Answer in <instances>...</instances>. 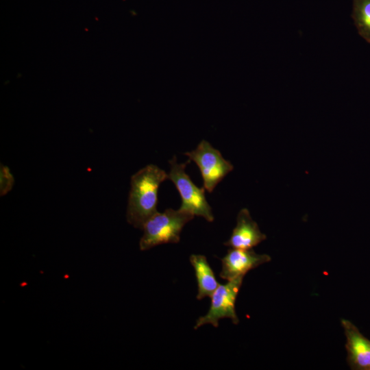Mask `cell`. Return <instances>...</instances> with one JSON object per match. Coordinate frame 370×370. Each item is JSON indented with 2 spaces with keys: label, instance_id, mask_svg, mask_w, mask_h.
Here are the masks:
<instances>
[{
  "label": "cell",
  "instance_id": "7",
  "mask_svg": "<svg viewBox=\"0 0 370 370\" xmlns=\"http://www.w3.org/2000/svg\"><path fill=\"white\" fill-rule=\"evenodd\" d=\"M346 337L347 361L352 369L370 370V340L351 321L342 319Z\"/></svg>",
  "mask_w": 370,
  "mask_h": 370
},
{
  "label": "cell",
  "instance_id": "11",
  "mask_svg": "<svg viewBox=\"0 0 370 370\" xmlns=\"http://www.w3.org/2000/svg\"><path fill=\"white\" fill-rule=\"evenodd\" d=\"M14 182L13 175L8 166L1 164L0 169V195L8 193L12 188Z\"/></svg>",
  "mask_w": 370,
  "mask_h": 370
},
{
  "label": "cell",
  "instance_id": "9",
  "mask_svg": "<svg viewBox=\"0 0 370 370\" xmlns=\"http://www.w3.org/2000/svg\"><path fill=\"white\" fill-rule=\"evenodd\" d=\"M189 260L194 268L197 282V299L201 300L206 297H210L220 284L206 257L204 255L192 254Z\"/></svg>",
  "mask_w": 370,
  "mask_h": 370
},
{
  "label": "cell",
  "instance_id": "8",
  "mask_svg": "<svg viewBox=\"0 0 370 370\" xmlns=\"http://www.w3.org/2000/svg\"><path fill=\"white\" fill-rule=\"evenodd\" d=\"M267 238L262 233L247 208L241 209L236 219V225L224 245L236 249H252Z\"/></svg>",
  "mask_w": 370,
  "mask_h": 370
},
{
  "label": "cell",
  "instance_id": "3",
  "mask_svg": "<svg viewBox=\"0 0 370 370\" xmlns=\"http://www.w3.org/2000/svg\"><path fill=\"white\" fill-rule=\"evenodd\" d=\"M190 162L188 160L183 163H177L176 157L173 156L169 160L171 169L167 173V178L173 182L181 196L182 204L179 209L212 222L214 217L206 199L204 187H197L185 172L186 166Z\"/></svg>",
  "mask_w": 370,
  "mask_h": 370
},
{
  "label": "cell",
  "instance_id": "6",
  "mask_svg": "<svg viewBox=\"0 0 370 370\" xmlns=\"http://www.w3.org/2000/svg\"><path fill=\"white\" fill-rule=\"evenodd\" d=\"M271 260L270 256L256 254L252 249L231 248L221 258L222 267L219 276L227 281L244 277L250 270Z\"/></svg>",
  "mask_w": 370,
  "mask_h": 370
},
{
  "label": "cell",
  "instance_id": "1",
  "mask_svg": "<svg viewBox=\"0 0 370 370\" xmlns=\"http://www.w3.org/2000/svg\"><path fill=\"white\" fill-rule=\"evenodd\" d=\"M167 173L155 164H148L131 177L127 208V221L143 229L145 222L158 212V193Z\"/></svg>",
  "mask_w": 370,
  "mask_h": 370
},
{
  "label": "cell",
  "instance_id": "10",
  "mask_svg": "<svg viewBox=\"0 0 370 370\" xmlns=\"http://www.w3.org/2000/svg\"><path fill=\"white\" fill-rule=\"evenodd\" d=\"M352 17L359 35L370 43V0H353Z\"/></svg>",
  "mask_w": 370,
  "mask_h": 370
},
{
  "label": "cell",
  "instance_id": "5",
  "mask_svg": "<svg viewBox=\"0 0 370 370\" xmlns=\"http://www.w3.org/2000/svg\"><path fill=\"white\" fill-rule=\"evenodd\" d=\"M243 278V276L238 277L217 287L210 297L211 303L208 312L196 321L195 330L206 324L217 328L219 320L224 318L230 319L234 324L238 323L235 304Z\"/></svg>",
  "mask_w": 370,
  "mask_h": 370
},
{
  "label": "cell",
  "instance_id": "2",
  "mask_svg": "<svg viewBox=\"0 0 370 370\" xmlns=\"http://www.w3.org/2000/svg\"><path fill=\"white\" fill-rule=\"evenodd\" d=\"M194 217L180 209L168 208L163 212H158L143 225L140 249L145 251L161 244L179 243L182 228Z\"/></svg>",
  "mask_w": 370,
  "mask_h": 370
},
{
  "label": "cell",
  "instance_id": "4",
  "mask_svg": "<svg viewBox=\"0 0 370 370\" xmlns=\"http://www.w3.org/2000/svg\"><path fill=\"white\" fill-rule=\"evenodd\" d=\"M184 154L198 166L204 187L208 193H212L216 186L234 169L232 163L205 140H202L195 149Z\"/></svg>",
  "mask_w": 370,
  "mask_h": 370
}]
</instances>
